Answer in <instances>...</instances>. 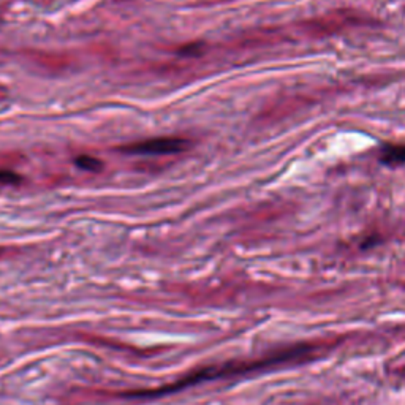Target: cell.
Instances as JSON below:
<instances>
[{
  "label": "cell",
  "mask_w": 405,
  "mask_h": 405,
  "mask_svg": "<svg viewBox=\"0 0 405 405\" xmlns=\"http://www.w3.org/2000/svg\"><path fill=\"white\" fill-rule=\"evenodd\" d=\"M311 349L306 347V345H300V347H291L289 350L279 351L273 356H268L264 360L258 361H242V362H228V364L222 366H211L207 369L196 371L195 374H190L187 377L180 378L179 382H176L174 385L158 388V390H145V391H129L124 393L122 396L125 397H158L163 396V394H172L183 388H187L190 385H196V383L207 382V380H216V378H225V377H234V375H242L249 374V372L266 369L269 366H277L282 364V362L291 361L298 358V356H304L309 353Z\"/></svg>",
  "instance_id": "6da1fadb"
},
{
  "label": "cell",
  "mask_w": 405,
  "mask_h": 405,
  "mask_svg": "<svg viewBox=\"0 0 405 405\" xmlns=\"http://www.w3.org/2000/svg\"><path fill=\"white\" fill-rule=\"evenodd\" d=\"M189 147V143L183 138H154V140L141 141L136 145H130L122 149L124 152L130 154H178Z\"/></svg>",
  "instance_id": "7a4b0ae2"
},
{
  "label": "cell",
  "mask_w": 405,
  "mask_h": 405,
  "mask_svg": "<svg viewBox=\"0 0 405 405\" xmlns=\"http://www.w3.org/2000/svg\"><path fill=\"white\" fill-rule=\"evenodd\" d=\"M380 160L386 165L405 163V145L386 146L380 154Z\"/></svg>",
  "instance_id": "3957f363"
},
{
  "label": "cell",
  "mask_w": 405,
  "mask_h": 405,
  "mask_svg": "<svg viewBox=\"0 0 405 405\" xmlns=\"http://www.w3.org/2000/svg\"><path fill=\"white\" fill-rule=\"evenodd\" d=\"M21 180V176L16 174L14 172H10V169H0V184H8L14 185Z\"/></svg>",
  "instance_id": "5b68a950"
},
{
  "label": "cell",
  "mask_w": 405,
  "mask_h": 405,
  "mask_svg": "<svg viewBox=\"0 0 405 405\" xmlns=\"http://www.w3.org/2000/svg\"><path fill=\"white\" fill-rule=\"evenodd\" d=\"M402 374H404V375H405V367H404V369H402Z\"/></svg>",
  "instance_id": "8992f818"
},
{
  "label": "cell",
  "mask_w": 405,
  "mask_h": 405,
  "mask_svg": "<svg viewBox=\"0 0 405 405\" xmlns=\"http://www.w3.org/2000/svg\"><path fill=\"white\" fill-rule=\"evenodd\" d=\"M76 165L79 168L86 169V172H92V173H98L101 168H103V163L100 162L97 157H90V156H79L76 157Z\"/></svg>",
  "instance_id": "277c9868"
}]
</instances>
